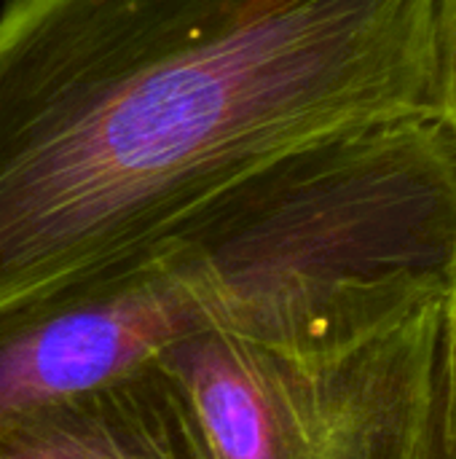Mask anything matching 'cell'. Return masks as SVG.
<instances>
[{
  "mask_svg": "<svg viewBox=\"0 0 456 459\" xmlns=\"http://www.w3.org/2000/svg\"><path fill=\"white\" fill-rule=\"evenodd\" d=\"M433 0H5L0 309L309 143L438 116Z\"/></svg>",
  "mask_w": 456,
  "mask_h": 459,
  "instance_id": "1",
  "label": "cell"
},
{
  "mask_svg": "<svg viewBox=\"0 0 456 459\" xmlns=\"http://www.w3.org/2000/svg\"><path fill=\"white\" fill-rule=\"evenodd\" d=\"M443 304L344 352H296L210 328L159 360L210 459H435Z\"/></svg>",
  "mask_w": 456,
  "mask_h": 459,
  "instance_id": "2",
  "label": "cell"
},
{
  "mask_svg": "<svg viewBox=\"0 0 456 459\" xmlns=\"http://www.w3.org/2000/svg\"><path fill=\"white\" fill-rule=\"evenodd\" d=\"M253 285L196 210L134 247L0 309V420L118 379L180 339L253 320Z\"/></svg>",
  "mask_w": 456,
  "mask_h": 459,
  "instance_id": "3",
  "label": "cell"
},
{
  "mask_svg": "<svg viewBox=\"0 0 456 459\" xmlns=\"http://www.w3.org/2000/svg\"><path fill=\"white\" fill-rule=\"evenodd\" d=\"M0 459H210L188 398L151 363L0 420Z\"/></svg>",
  "mask_w": 456,
  "mask_h": 459,
  "instance_id": "4",
  "label": "cell"
},
{
  "mask_svg": "<svg viewBox=\"0 0 456 459\" xmlns=\"http://www.w3.org/2000/svg\"><path fill=\"white\" fill-rule=\"evenodd\" d=\"M435 459H456V272L443 299L435 368Z\"/></svg>",
  "mask_w": 456,
  "mask_h": 459,
  "instance_id": "5",
  "label": "cell"
},
{
  "mask_svg": "<svg viewBox=\"0 0 456 459\" xmlns=\"http://www.w3.org/2000/svg\"><path fill=\"white\" fill-rule=\"evenodd\" d=\"M430 43L435 113L456 137V0H433Z\"/></svg>",
  "mask_w": 456,
  "mask_h": 459,
  "instance_id": "6",
  "label": "cell"
}]
</instances>
